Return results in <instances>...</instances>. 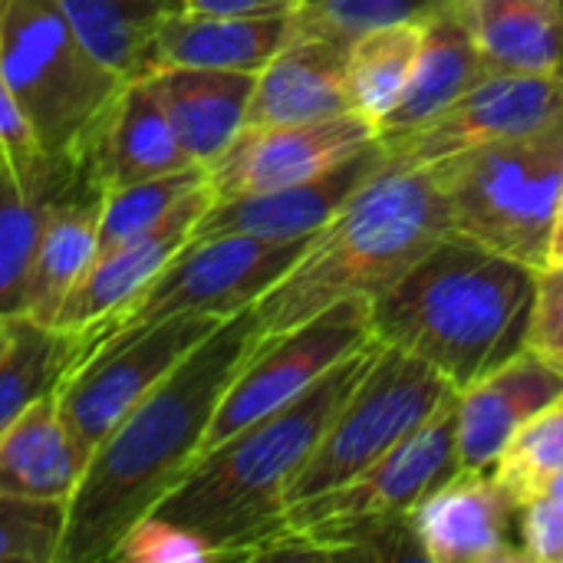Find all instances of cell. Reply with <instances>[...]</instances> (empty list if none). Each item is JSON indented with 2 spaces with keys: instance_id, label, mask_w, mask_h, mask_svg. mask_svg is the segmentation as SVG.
Returning a JSON list of instances; mask_svg holds the SVG:
<instances>
[{
  "instance_id": "obj_1",
  "label": "cell",
  "mask_w": 563,
  "mask_h": 563,
  "mask_svg": "<svg viewBox=\"0 0 563 563\" xmlns=\"http://www.w3.org/2000/svg\"><path fill=\"white\" fill-rule=\"evenodd\" d=\"M257 343L254 307L228 317L96 445L66 505L56 563L109 561L119 538L185 478Z\"/></svg>"
},
{
  "instance_id": "obj_2",
  "label": "cell",
  "mask_w": 563,
  "mask_h": 563,
  "mask_svg": "<svg viewBox=\"0 0 563 563\" xmlns=\"http://www.w3.org/2000/svg\"><path fill=\"white\" fill-rule=\"evenodd\" d=\"M376 353L379 340L333 366L290 406L201 455L152 511L201 534L218 561H261L287 531V492L294 478Z\"/></svg>"
},
{
  "instance_id": "obj_3",
  "label": "cell",
  "mask_w": 563,
  "mask_h": 563,
  "mask_svg": "<svg viewBox=\"0 0 563 563\" xmlns=\"http://www.w3.org/2000/svg\"><path fill=\"white\" fill-rule=\"evenodd\" d=\"M534 277V267L452 231L369 300L373 336L462 393L525 350Z\"/></svg>"
},
{
  "instance_id": "obj_4",
  "label": "cell",
  "mask_w": 563,
  "mask_h": 563,
  "mask_svg": "<svg viewBox=\"0 0 563 563\" xmlns=\"http://www.w3.org/2000/svg\"><path fill=\"white\" fill-rule=\"evenodd\" d=\"M445 234H452V218L435 172L386 165L254 303L261 340L280 336L340 300L379 297Z\"/></svg>"
},
{
  "instance_id": "obj_5",
  "label": "cell",
  "mask_w": 563,
  "mask_h": 563,
  "mask_svg": "<svg viewBox=\"0 0 563 563\" xmlns=\"http://www.w3.org/2000/svg\"><path fill=\"white\" fill-rule=\"evenodd\" d=\"M455 399L426 419L406 442L350 482L287 508V531L264 558H369L422 561L412 511L449 482L459 465Z\"/></svg>"
},
{
  "instance_id": "obj_6",
  "label": "cell",
  "mask_w": 563,
  "mask_h": 563,
  "mask_svg": "<svg viewBox=\"0 0 563 563\" xmlns=\"http://www.w3.org/2000/svg\"><path fill=\"white\" fill-rule=\"evenodd\" d=\"M445 191L452 231L534 271L548 264L563 195V119L511 142L429 165Z\"/></svg>"
},
{
  "instance_id": "obj_7",
  "label": "cell",
  "mask_w": 563,
  "mask_h": 563,
  "mask_svg": "<svg viewBox=\"0 0 563 563\" xmlns=\"http://www.w3.org/2000/svg\"><path fill=\"white\" fill-rule=\"evenodd\" d=\"M0 73L49 152L73 148L129 79L86 46L59 0H0Z\"/></svg>"
},
{
  "instance_id": "obj_8",
  "label": "cell",
  "mask_w": 563,
  "mask_h": 563,
  "mask_svg": "<svg viewBox=\"0 0 563 563\" xmlns=\"http://www.w3.org/2000/svg\"><path fill=\"white\" fill-rule=\"evenodd\" d=\"M452 396L455 386L439 369L406 350L379 343L366 376L340 406L320 445L294 478L287 508L323 495L379 462L426 419H432Z\"/></svg>"
},
{
  "instance_id": "obj_9",
  "label": "cell",
  "mask_w": 563,
  "mask_h": 563,
  "mask_svg": "<svg viewBox=\"0 0 563 563\" xmlns=\"http://www.w3.org/2000/svg\"><path fill=\"white\" fill-rule=\"evenodd\" d=\"M310 238L214 234L188 241L115 317L96 330V343L152 327L178 313L234 317L254 307L310 247ZM92 343V346H96Z\"/></svg>"
},
{
  "instance_id": "obj_10",
  "label": "cell",
  "mask_w": 563,
  "mask_h": 563,
  "mask_svg": "<svg viewBox=\"0 0 563 563\" xmlns=\"http://www.w3.org/2000/svg\"><path fill=\"white\" fill-rule=\"evenodd\" d=\"M224 320L228 317L178 313L96 343L53 393L73 442L92 455L96 445Z\"/></svg>"
},
{
  "instance_id": "obj_11",
  "label": "cell",
  "mask_w": 563,
  "mask_h": 563,
  "mask_svg": "<svg viewBox=\"0 0 563 563\" xmlns=\"http://www.w3.org/2000/svg\"><path fill=\"white\" fill-rule=\"evenodd\" d=\"M373 340L376 336L366 297L340 300L280 336L261 340L234 376V383L228 386L201 442V455H208L251 422L300 399L333 366H340Z\"/></svg>"
},
{
  "instance_id": "obj_12",
  "label": "cell",
  "mask_w": 563,
  "mask_h": 563,
  "mask_svg": "<svg viewBox=\"0 0 563 563\" xmlns=\"http://www.w3.org/2000/svg\"><path fill=\"white\" fill-rule=\"evenodd\" d=\"M563 119V79L541 73H488L422 125L376 132L389 165L429 168L472 148L538 135Z\"/></svg>"
},
{
  "instance_id": "obj_13",
  "label": "cell",
  "mask_w": 563,
  "mask_h": 563,
  "mask_svg": "<svg viewBox=\"0 0 563 563\" xmlns=\"http://www.w3.org/2000/svg\"><path fill=\"white\" fill-rule=\"evenodd\" d=\"M369 139H376V125L360 112L290 125H247L208 165V188L214 201L274 191L333 168Z\"/></svg>"
},
{
  "instance_id": "obj_14",
  "label": "cell",
  "mask_w": 563,
  "mask_h": 563,
  "mask_svg": "<svg viewBox=\"0 0 563 563\" xmlns=\"http://www.w3.org/2000/svg\"><path fill=\"white\" fill-rule=\"evenodd\" d=\"M69 152L99 195L195 165L185 155L148 73L122 79Z\"/></svg>"
},
{
  "instance_id": "obj_15",
  "label": "cell",
  "mask_w": 563,
  "mask_h": 563,
  "mask_svg": "<svg viewBox=\"0 0 563 563\" xmlns=\"http://www.w3.org/2000/svg\"><path fill=\"white\" fill-rule=\"evenodd\" d=\"M412 534L422 561L518 563L521 505L498 485L492 468H459L416 511Z\"/></svg>"
},
{
  "instance_id": "obj_16",
  "label": "cell",
  "mask_w": 563,
  "mask_h": 563,
  "mask_svg": "<svg viewBox=\"0 0 563 563\" xmlns=\"http://www.w3.org/2000/svg\"><path fill=\"white\" fill-rule=\"evenodd\" d=\"M389 165L386 148L376 139H369L363 148H356L350 158L336 162L333 168L274 188L261 195L211 201L205 218L195 224V238H214V234H254V238H310L323 231L336 211L383 168Z\"/></svg>"
},
{
  "instance_id": "obj_17",
  "label": "cell",
  "mask_w": 563,
  "mask_h": 563,
  "mask_svg": "<svg viewBox=\"0 0 563 563\" xmlns=\"http://www.w3.org/2000/svg\"><path fill=\"white\" fill-rule=\"evenodd\" d=\"M211 201L214 195L205 181L188 198H181L155 228L112 251L96 254L76 287L66 294L53 327L66 333H96L191 241V231L205 218Z\"/></svg>"
},
{
  "instance_id": "obj_18",
  "label": "cell",
  "mask_w": 563,
  "mask_h": 563,
  "mask_svg": "<svg viewBox=\"0 0 563 563\" xmlns=\"http://www.w3.org/2000/svg\"><path fill=\"white\" fill-rule=\"evenodd\" d=\"M96 191L76 155L0 148V317H16L30 257L49 211L76 195ZM99 195V191H96Z\"/></svg>"
},
{
  "instance_id": "obj_19",
  "label": "cell",
  "mask_w": 563,
  "mask_h": 563,
  "mask_svg": "<svg viewBox=\"0 0 563 563\" xmlns=\"http://www.w3.org/2000/svg\"><path fill=\"white\" fill-rule=\"evenodd\" d=\"M346 46L350 40L300 30L287 46L257 73L247 125H290V122H317L353 112L346 89Z\"/></svg>"
},
{
  "instance_id": "obj_20",
  "label": "cell",
  "mask_w": 563,
  "mask_h": 563,
  "mask_svg": "<svg viewBox=\"0 0 563 563\" xmlns=\"http://www.w3.org/2000/svg\"><path fill=\"white\" fill-rule=\"evenodd\" d=\"M563 399V376L521 350L455 399V449L462 468H492L508 439Z\"/></svg>"
},
{
  "instance_id": "obj_21",
  "label": "cell",
  "mask_w": 563,
  "mask_h": 563,
  "mask_svg": "<svg viewBox=\"0 0 563 563\" xmlns=\"http://www.w3.org/2000/svg\"><path fill=\"white\" fill-rule=\"evenodd\" d=\"M297 10L280 13H208L175 10L152 40L155 66L261 73L294 36Z\"/></svg>"
},
{
  "instance_id": "obj_22",
  "label": "cell",
  "mask_w": 563,
  "mask_h": 563,
  "mask_svg": "<svg viewBox=\"0 0 563 563\" xmlns=\"http://www.w3.org/2000/svg\"><path fill=\"white\" fill-rule=\"evenodd\" d=\"M185 155L208 168L244 129L257 73L155 66L148 69Z\"/></svg>"
},
{
  "instance_id": "obj_23",
  "label": "cell",
  "mask_w": 563,
  "mask_h": 563,
  "mask_svg": "<svg viewBox=\"0 0 563 563\" xmlns=\"http://www.w3.org/2000/svg\"><path fill=\"white\" fill-rule=\"evenodd\" d=\"M492 73L558 76L563 0H449Z\"/></svg>"
},
{
  "instance_id": "obj_24",
  "label": "cell",
  "mask_w": 563,
  "mask_h": 563,
  "mask_svg": "<svg viewBox=\"0 0 563 563\" xmlns=\"http://www.w3.org/2000/svg\"><path fill=\"white\" fill-rule=\"evenodd\" d=\"M89 455L66 432L53 393L20 412L0 435V495L69 505Z\"/></svg>"
},
{
  "instance_id": "obj_25",
  "label": "cell",
  "mask_w": 563,
  "mask_h": 563,
  "mask_svg": "<svg viewBox=\"0 0 563 563\" xmlns=\"http://www.w3.org/2000/svg\"><path fill=\"white\" fill-rule=\"evenodd\" d=\"M99 208H102V195L86 191L59 201L49 211L20 290V310H16L20 320L53 327L66 294L96 261Z\"/></svg>"
},
{
  "instance_id": "obj_26",
  "label": "cell",
  "mask_w": 563,
  "mask_h": 563,
  "mask_svg": "<svg viewBox=\"0 0 563 563\" xmlns=\"http://www.w3.org/2000/svg\"><path fill=\"white\" fill-rule=\"evenodd\" d=\"M488 63L478 46L465 33V26L452 16L449 3L422 20V49L412 69V79L399 99V106L383 119L379 132H399L422 125L459 96H465L475 82L488 76Z\"/></svg>"
},
{
  "instance_id": "obj_27",
  "label": "cell",
  "mask_w": 563,
  "mask_h": 563,
  "mask_svg": "<svg viewBox=\"0 0 563 563\" xmlns=\"http://www.w3.org/2000/svg\"><path fill=\"white\" fill-rule=\"evenodd\" d=\"M96 333H66L13 317V340L0 356V435L92 350Z\"/></svg>"
},
{
  "instance_id": "obj_28",
  "label": "cell",
  "mask_w": 563,
  "mask_h": 563,
  "mask_svg": "<svg viewBox=\"0 0 563 563\" xmlns=\"http://www.w3.org/2000/svg\"><path fill=\"white\" fill-rule=\"evenodd\" d=\"M422 49V23H386L356 33L346 46L350 106L379 132L383 119L399 106Z\"/></svg>"
},
{
  "instance_id": "obj_29",
  "label": "cell",
  "mask_w": 563,
  "mask_h": 563,
  "mask_svg": "<svg viewBox=\"0 0 563 563\" xmlns=\"http://www.w3.org/2000/svg\"><path fill=\"white\" fill-rule=\"evenodd\" d=\"M86 46L119 76L152 69V40L185 0H59Z\"/></svg>"
},
{
  "instance_id": "obj_30",
  "label": "cell",
  "mask_w": 563,
  "mask_h": 563,
  "mask_svg": "<svg viewBox=\"0 0 563 563\" xmlns=\"http://www.w3.org/2000/svg\"><path fill=\"white\" fill-rule=\"evenodd\" d=\"M208 181V168L191 165L181 172H168V175H155L125 188H115L109 195H102V208H99V251H112L139 234H145L148 228H155L181 198H188L195 188H201Z\"/></svg>"
},
{
  "instance_id": "obj_31",
  "label": "cell",
  "mask_w": 563,
  "mask_h": 563,
  "mask_svg": "<svg viewBox=\"0 0 563 563\" xmlns=\"http://www.w3.org/2000/svg\"><path fill=\"white\" fill-rule=\"evenodd\" d=\"M563 472V399L551 409L528 419L501 449L498 462L492 465V475L498 485L525 505L534 498L551 478Z\"/></svg>"
},
{
  "instance_id": "obj_32",
  "label": "cell",
  "mask_w": 563,
  "mask_h": 563,
  "mask_svg": "<svg viewBox=\"0 0 563 563\" xmlns=\"http://www.w3.org/2000/svg\"><path fill=\"white\" fill-rule=\"evenodd\" d=\"M63 531V501L0 495V563H56Z\"/></svg>"
},
{
  "instance_id": "obj_33",
  "label": "cell",
  "mask_w": 563,
  "mask_h": 563,
  "mask_svg": "<svg viewBox=\"0 0 563 563\" xmlns=\"http://www.w3.org/2000/svg\"><path fill=\"white\" fill-rule=\"evenodd\" d=\"M445 3L449 0H303V7H297V26L353 40L386 23H422Z\"/></svg>"
},
{
  "instance_id": "obj_34",
  "label": "cell",
  "mask_w": 563,
  "mask_h": 563,
  "mask_svg": "<svg viewBox=\"0 0 563 563\" xmlns=\"http://www.w3.org/2000/svg\"><path fill=\"white\" fill-rule=\"evenodd\" d=\"M115 563H208L218 561L214 548L185 525H175L155 511L139 518L112 548Z\"/></svg>"
},
{
  "instance_id": "obj_35",
  "label": "cell",
  "mask_w": 563,
  "mask_h": 563,
  "mask_svg": "<svg viewBox=\"0 0 563 563\" xmlns=\"http://www.w3.org/2000/svg\"><path fill=\"white\" fill-rule=\"evenodd\" d=\"M525 350L563 376V267H541Z\"/></svg>"
},
{
  "instance_id": "obj_36",
  "label": "cell",
  "mask_w": 563,
  "mask_h": 563,
  "mask_svg": "<svg viewBox=\"0 0 563 563\" xmlns=\"http://www.w3.org/2000/svg\"><path fill=\"white\" fill-rule=\"evenodd\" d=\"M521 551L534 563H563V472L521 505Z\"/></svg>"
},
{
  "instance_id": "obj_37",
  "label": "cell",
  "mask_w": 563,
  "mask_h": 563,
  "mask_svg": "<svg viewBox=\"0 0 563 563\" xmlns=\"http://www.w3.org/2000/svg\"><path fill=\"white\" fill-rule=\"evenodd\" d=\"M0 148H7V152H33V148H43L36 142V132H33L30 119L23 115L13 89L7 86L3 73H0Z\"/></svg>"
},
{
  "instance_id": "obj_38",
  "label": "cell",
  "mask_w": 563,
  "mask_h": 563,
  "mask_svg": "<svg viewBox=\"0 0 563 563\" xmlns=\"http://www.w3.org/2000/svg\"><path fill=\"white\" fill-rule=\"evenodd\" d=\"M185 7L208 13H280L303 7V0H185Z\"/></svg>"
},
{
  "instance_id": "obj_39",
  "label": "cell",
  "mask_w": 563,
  "mask_h": 563,
  "mask_svg": "<svg viewBox=\"0 0 563 563\" xmlns=\"http://www.w3.org/2000/svg\"><path fill=\"white\" fill-rule=\"evenodd\" d=\"M548 264L551 267H563V195L554 214V228H551V247H548ZM544 264V267H548Z\"/></svg>"
},
{
  "instance_id": "obj_40",
  "label": "cell",
  "mask_w": 563,
  "mask_h": 563,
  "mask_svg": "<svg viewBox=\"0 0 563 563\" xmlns=\"http://www.w3.org/2000/svg\"><path fill=\"white\" fill-rule=\"evenodd\" d=\"M10 340H13V317H0V356L7 353Z\"/></svg>"
},
{
  "instance_id": "obj_41",
  "label": "cell",
  "mask_w": 563,
  "mask_h": 563,
  "mask_svg": "<svg viewBox=\"0 0 563 563\" xmlns=\"http://www.w3.org/2000/svg\"><path fill=\"white\" fill-rule=\"evenodd\" d=\"M558 76H561V79H563V53H561V69H558Z\"/></svg>"
}]
</instances>
